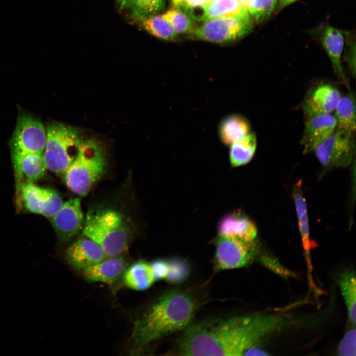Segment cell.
Returning a JSON list of instances; mask_svg holds the SVG:
<instances>
[{
	"label": "cell",
	"mask_w": 356,
	"mask_h": 356,
	"mask_svg": "<svg viewBox=\"0 0 356 356\" xmlns=\"http://www.w3.org/2000/svg\"><path fill=\"white\" fill-rule=\"evenodd\" d=\"M281 315L254 313L204 321L186 329L178 341L186 356H241L284 324Z\"/></svg>",
	"instance_id": "cell-1"
},
{
	"label": "cell",
	"mask_w": 356,
	"mask_h": 356,
	"mask_svg": "<svg viewBox=\"0 0 356 356\" xmlns=\"http://www.w3.org/2000/svg\"><path fill=\"white\" fill-rule=\"evenodd\" d=\"M194 311V303L186 293L173 290L165 294L134 322L131 338L134 347L142 348L186 328Z\"/></svg>",
	"instance_id": "cell-2"
},
{
	"label": "cell",
	"mask_w": 356,
	"mask_h": 356,
	"mask_svg": "<svg viewBox=\"0 0 356 356\" xmlns=\"http://www.w3.org/2000/svg\"><path fill=\"white\" fill-rule=\"evenodd\" d=\"M83 235L92 239L107 258L121 256L128 248L131 226L123 213L111 207L92 208L87 214Z\"/></svg>",
	"instance_id": "cell-3"
},
{
	"label": "cell",
	"mask_w": 356,
	"mask_h": 356,
	"mask_svg": "<svg viewBox=\"0 0 356 356\" xmlns=\"http://www.w3.org/2000/svg\"><path fill=\"white\" fill-rule=\"evenodd\" d=\"M106 168V155L101 143L94 139L84 140L64 174L65 182L72 192L85 196L104 175Z\"/></svg>",
	"instance_id": "cell-4"
},
{
	"label": "cell",
	"mask_w": 356,
	"mask_h": 356,
	"mask_svg": "<svg viewBox=\"0 0 356 356\" xmlns=\"http://www.w3.org/2000/svg\"><path fill=\"white\" fill-rule=\"evenodd\" d=\"M46 131L43 152L46 169L64 175L77 156L84 140L77 129L61 123H50Z\"/></svg>",
	"instance_id": "cell-5"
},
{
	"label": "cell",
	"mask_w": 356,
	"mask_h": 356,
	"mask_svg": "<svg viewBox=\"0 0 356 356\" xmlns=\"http://www.w3.org/2000/svg\"><path fill=\"white\" fill-rule=\"evenodd\" d=\"M312 153L325 170L349 167L356 153L354 132L336 128Z\"/></svg>",
	"instance_id": "cell-6"
},
{
	"label": "cell",
	"mask_w": 356,
	"mask_h": 356,
	"mask_svg": "<svg viewBox=\"0 0 356 356\" xmlns=\"http://www.w3.org/2000/svg\"><path fill=\"white\" fill-rule=\"evenodd\" d=\"M249 13L208 20L194 29L193 35L201 40L226 43L239 40L252 29Z\"/></svg>",
	"instance_id": "cell-7"
},
{
	"label": "cell",
	"mask_w": 356,
	"mask_h": 356,
	"mask_svg": "<svg viewBox=\"0 0 356 356\" xmlns=\"http://www.w3.org/2000/svg\"><path fill=\"white\" fill-rule=\"evenodd\" d=\"M46 141V129L39 120L27 114L18 118L10 141L12 151L43 153Z\"/></svg>",
	"instance_id": "cell-8"
},
{
	"label": "cell",
	"mask_w": 356,
	"mask_h": 356,
	"mask_svg": "<svg viewBox=\"0 0 356 356\" xmlns=\"http://www.w3.org/2000/svg\"><path fill=\"white\" fill-rule=\"evenodd\" d=\"M253 242L220 235L216 240L215 265L218 269L242 267L247 265L254 254Z\"/></svg>",
	"instance_id": "cell-9"
},
{
	"label": "cell",
	"mask_w": 356,
	"mask_h": 356,
	"mask_svg": "<svg viewBox=\"0 0 356 356\" xmlns=\"http://www.w3.org/2000/svg\"><path fill=\"white\" fill-rule=\"evenodd\" d=\"M20 190L27 210L50 220L63 203L59 193L50 188L41 187L33 182H25L21 185Z\"/></svg>",
	"instance_id": "cell-10"
},
{
	"label": "cell",
	"mask_w": 356,
	"mask_h": 356,
	"mask_svg": "<svg viewBox=\"0 0 356 356\" xmlns=\"http://www.w3.org/2000/svg\"><path fill=\"white\" fill-rule=\"evenodd\" d=\"M51 220L62 241L67 242L74 237L83 229L85 221L80 199L75 198L63 202Z\"/></svg>",
	"instance_id": "cell-11"
},
{
	"label": "cell",
	"mask_w": 356,
	"mask_h": 356,
	"mask_svg": "<svg viewBox=\"0 0 356 356\" xmlns=\"http://www.w3.org/2000/svg\"><path fill=\"white\" fill-rule=\"evenodd\" d=\"M336 128V120L331 113L307 117L301 140L304 153H312L314 149L328 137Z\"/></svg>",
	"instance_id": "cell-12"
},
{
	"label": "cell",
	"mask_w": 356,
	"mask_h": 356,
	"mask_svg": "<svg viewBox=\"0 0 356 356\" xmlns=\"http://www.w3.org/2000/svg\"><path fill=\"white\" fill-rule=\"evenodd\" d=\"M65 258L67 262L72 267L82 270L107 257L101 248L96 242L83 235L66 249Z\"/></svg>",
	"instance_id": "cell-13"
},
{
	"label": "cell",
	"mask_w": 356,
	"mask_h": 356,
	"mask_svg": "<svg viewBox=\"0 0 356 356\" xmlns=\"http://www.w3.org/2000/svg\"><path fill=\"white\" fill-rule=\"evenodd\" d=\"M341 96L336 87L328 84L320 85L306 98L303 105L305 114L308 117L331 113Z\"/></svg>",
	"instance_id": "cell-14"
},
{
	"label": "cell",
	"mask_w": 356,
	"mask_h": 356,
	"mask_svg": "<svg viewBox=\"0 0 356 356\" xmlns=\"http://www.w3.org/2000/svg\"><path fill=\"white\" fill-rule=\"evenodd\" d=\"M220 235L247 242H253L257 235L254 223L240 211H235L222 219L218 226Z\"/></svg>",
	"instance_id": "cell-15"
},
{
	"label": "cell",
	"mask_w": 356,
	"mask_h": 356,
	"mask_svg": "<svg viewBox=\"0 0 356 356\" xmlns=\"http://www.w3.org/2000/svg\"><path fill=\"white\" fill-rule=\"evenodd\" d=\"M125 268V260L119 256L107 258L82 270L84 277L89 281L111 284L121 277Z\"/></svg>",
	"instance_id": "cell-16"
},
{
	"label": "cell",
	"mask_w": 356,
	"mask_h": 356,
	"mask_svg": "<svg viewBox=\"0 0 356 356\" xmlns=\"http://www.w3.org/2000/svg\"><path fill=\"white\" fill-rule=\"evenodd\" d=\"M16 175L26 182H33L43 177L46 170L43 153L12 151ZM25 183V182H24Z\"/></svg>",
	"instance_id": "cell-17"
},
{
	"label": "cell",
	"mask_w": 356,
	"mask_h": 356,
	"mask_svg": "<svg viewBox=\"0 0 356 356\" xmlns=\"http://www.w3.org/2000/svg\"><path fill=\"white\" fill-rule=\"evenodd\" d=\"M323 46L327 52L338 79L350 89L349 82L343 69L341 56L344 47V38L340 30L331 27L325 28L322 39Z\"/></svg>",
	"instance_id": "cell-18"
},
{
	"label": "cell",
	"mask_w": 356,
	"mask_h": 356,
	"mask_svg": "<svg viewBox=\"0 0 356 356\" xmlns=\"http://www.w3.org/2000/svg\"><path fill=\"white\" fill-rule=\"evenodd\" d=\"M217 131L221 142L225 145H230L251 133V126L243 115L231 113L221 120Z\"/></svg>",
	"instance_id": "cell-19"
},
{
	"label": "cell",
	"mask_w": 356,
	"mask_h": 356,
	"mask_svg": "<svg viewBox=\"0 0 356 356\" xmlns=\"http://www.w3.org/2000/svg\"><path fill=\"white\" fill-rule=\"evenodd\" d=\"M125 285L132 289L142 291L156 281L150 264L138 261L131 265L123 273Z\"/></svg>",
	"instance_id": "cell-20"
},
{
	"label": "cell",
	"mask_w": 356,
	"mask_h": 356,
	"mask_svg": "<svg viewBox=\"0 0 356 356\" xmlns=\"http://www.w3.org/2000/svg\"><path fill=\"white\" fill-rule=\"evenodd\" d=\"M337 129L355 132L356 127V99L352 92L341 96L334 109Z\"/></svg>",
	"instance_id": "cell-21"
},
{
	"label": "cell",
	"mask_w": 356,
	"mask_h": 356,
	"mask_svg": "<svg viewBox=\"0 0 356 356\" xmlns=\"http://www.w3.org/2000/svg\"><path fill=\"white\" fill-rule=\"evenodd\" d=\"M293 197L303 244L306 253L309 255V251L312 246V241L310 236L307 202L303 193L301 180L298 181L294 186Z\"/></svg>",
	"instance_id": "cell-22"
},
{
	"label": "cell",
	"mask_w": 356,
	"mask_h": 356,
	"mask_svg": "<svg viewBox=\"0 0 356 356\" xmlns=\"http://www.w3.org/2000/svg\"><path fill=\"white\" fill-rule=\"evenodd\" d=\"M257 137L251 132L230 145L229 159L232 166L245 165L253 158L257 147Z\"/></svg>",
	"instance_id": "cell-23"
},
{
	"label": "cell",
	"mask_w": 356,
	"mask_h": 356,
	"mask_svg": "<svg viewBox=\"0 0 356 356\" xmlns=\"http://www.w3.org/2000/svg\"><path fill=\"white\" fill-rule=\"evenodd\" d=\"M204 8L205 21L249 13L246 8L238 0H212L204 5Z\"/></svg>",
	"instance_id": "cell-24"
},
{
	"label": "cell",
	"mask_w": 356,
	"mask_h": 356,
	"mask_svg": "<svg viewBox=\"0 0 356 356\" xmlns=\"http://www.w3.org/2000/svg\"><path fill=\"white\" fill-rule=\"evenodd\" d=\"M338 283L346 305L350 321L355 326L356 323V281L355 272L347 270L341 272Z\"/></svg>",
	"instance_id": "cell-25"
},
{
	"label": "cell",
	"mask_w": 356,
	"mask_h": 356,
	"mask_svg": "<svg viewBox=\"0 0 356 356\" xmlns=\"http://www.w3.org/2000/svg\"><path fill=\"white\" fill-rule=\"evenodd\" d=\"M164 0H127L122 9L136 21L156 14L164 9Z\"/></svg>",
	"instance_id": "cell-26"
},
{
	"label": "cell",
	"mask_w": 356,
	"mask_h": 356,
	"mask_svg": "<svg viewBox=\"0 0 356 356\" xmlns=\"http://www.w3.org/2000/svg\"><path fill=\"white\" fill-rule=\"evenodd\" d=\"M137 22L143 29L158 38L173 41L177 38L176 32L162 15L149 16Z\"/></svg>",
	"instance_id": "cell-27"
},
{
	"label": "cell",
	"mask_w": 356,
	"mask_h": 356,
	"mask_svg": "<svg viewBox=\"0 0 356 356\" xmlns=\"http://www.w3.org/2000/svg\"><path fill=\"white\" fill-rule=\"evenodd\" d=\"M162 16L169 22L177 34H188L193 32L194 30L193 20L179 8L175 7Z\"/></svg>",
	"instance_id": "cell-28"
},
{
	"label": "cell",
	"mask_w": 356,
	"mask_h": 356,
	"mask_svg": "<svg viewBox=\"0 0 356 356\" xmlns=\"http://www.w3.org/2000/svg\"><path fill=\"white\" fill-rule=\"evenodd\" d=\"M277 1V0H251L247 10L256 21L261 22L271 14Z\"/></svg>",
	"instance_id": "cell-29"
},
{
	"label": "cell",
	"mask_w": 356,
	"mask_h": 356,
	"mask_svg": "<svg viewBox=\"0 0 356 356\" xmlns=\"http://www.w3.org/2000/svg\"><path fill=\"white\" fill-rule=\"evenodd\" d=\"M167 262L168 272L166 279L173 283L184 281L189 273V267L187 263L179 259H173Z\"/></svg>",
	"instance_id": "cell-30"
},
{
	"label": "cell",
	"mask_w": 356,
	"mask_h": 356,
	"mask_svg": "<svg viewBox=\"0 0 356 356\" xmlns=\"http://www.w3.org/2000/svg\"><path fill=\"white\" fill-rule=\"evenodd\" d=\"M337 352L339 356H356V329L355 326L346 333L339 344Z\"/></svg>",
	"instance_id": "cell-31"
},
{
	"label": "cell",
	"mask_w": 356,
	"mask_h": 356,
	"mask_svg": "<svg viewBox=\"0 0 356 356\" xmlns=\"http://www.w3.org/2000/svg\"><path fill=\"white\" fill-rule=\"evenodd\" d=\"M156 280L166 279L168 272L167 261L158 260L150 264Z\"/></svg>",
	"instance_id": "cell-32"
},
{
	"label": "cell",
	"mask_w": 356,
	"mask_h": 356,
	"mask_svg": "<svg viewBox=\"0 0 356 356\" xmlns=\"http://www.w3.org/2000/svg\"><path fill=\"white\" fill-rule=\"evenodd\" d=\"M211 0H185L184 5L180 9L183 10L188 7L202 6Z\"/></svg>",
	"instance_id": "cell-33"
},
{
	"label": "cell",
	"mask_w": 356,
	"mask_h": 356,
	"mask_svg": "<svg viewBox=\"0 0 356 356\" xmlns=\"http://www.w3.org/2000/svg\"><path fill=\"white\" fill-rule=\"evenodd\" d=\"M264 351L260 349L257 347L254 346L247 350L244 353V355L246 356H258V355H268Z\"/></svg>",
	"instance_id": "cell-34"
},
{
	"label": "cell",
	"mask_w": 356,
	"mask_h": 356,
	"mask_svg": "<svg viewBox=\"0 0 356 356\" xmlns=\"http://www.w3.org/2000/svg\"><path fill=\"white\" fill-rule=\"evenodd\" d=\"M297 0H280L278 8L279 9L292 3Z\"/></svg>",
	"instance_id": "cell-35"
},
{
	"label": "cell",
	"mask_w": 356,
	"mask_h": 356,
	"mask_svg": "<svg viewBox=\"0 0 356 356\" xmlns=\"http://www.w3.org/2000/svg\"><path fill=\"white\" fill-rule=\"evenodd\" d=\"M175 7L180 8L184 4L185 0H171Z\"/></svg>",
	"instance_id": "cell-36"
},
{
	"label": "cell",
	"mask_w": 356,
	"mask_h": 356,
	"mask_svg": "<svg viewBox=\"0 0 356 356\" xmlns=\"http://www.w3.org/2000/svg\"><path fill=\"white\" fill-rule=\"evenodd\" d=\"M247 9L249 3L251 0H238Z\"/></svg>",
	"instance_id": "cell-37"
},
{
	"label": "cell",
	"mask_w": 356,
	"mask_h": 356,
	"mask_svg": "<svg viewBox=\"0 0 356 356\" xmlns=\"http://www.w3.org/2000/svg\"><path fill=\"white\" fill-rule=\"evenodd\" d=\"M127 0H117L118 3L120 5V8L122 9V7L123 6L124 3Z\"/></svg>",
	"instance_id": "cell-38"
}]
</instances>
